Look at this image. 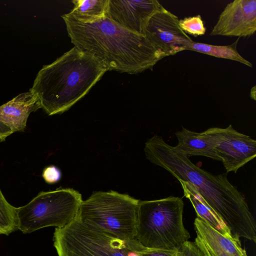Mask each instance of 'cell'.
Instances as JSON below:
<instances>
[{"mask_svg":"<svg viewBox=\"0 0 256 256\" xmlns=\"http://www.w3.org/2000/svg\"><path fill=\"white\" fill-rule=\"evenodd\" d=\"M146 158L170 172L178 180L188 182L202 200L223 220L235 238L256 242V224L244 194L226 174L214 175L176 153L162 136L155 134L145 143Z\"/></svg>","mask_w":256,"mask_h":256,"instance_id":"obj_1","label":"cell"},{"mask_svg":"<svg viewBox=\"0 0 256 256\" xmlns=\"http://www.w3.org/2000/svg\"><path fill=\"white\" fill-rule=\"evenodd\" d=\"M71 42L98 58L108 69L136 74L164 58L144 36L122 27L106 16L84 23L62 16Z\"/></svg>","mask_w":256,"mask_h":256,"instance_id":"obj_2","label":"cell"},{"mask_svg":"<svg viewBox=\"0 0 256 256\" xmlns=\"http://www.w3.org/2000/svg\"><path fill=\"white\" fill-rule=\"evenodd\" d=\"M108 70L94 55L74 46L44 66L30 89L48 116L61 114L84 97Z\"/></svg>","mask_w":256,"mask_h":256,"instance_id":"obj_3","label":"cell"},{"mask_svg":"<svg viewBox=\"0 0 256 256\" xmlns=\"http://www.w3.org/2000/svg\"><path fill=\"white\" fill-rule=\"evenodd\" d=\"M184 208L176 196L140 200L135 238L146 248L178 250L190 238L183 223Z\"/></svg>","mask_w":256,"mask_h":256,"instance_id":"obj_4","label":"cell"},{"mask_svg":"<svg viewBox=\"0 0 256 256\" xmlns=\"http://www.w3.org/2000/svg\"><path fill=\"white\" fill-rule=\"evenodd\" d=\"M53 241L58 256H140L144 248L136 239H120L77 218L56 228Z\"/></svg>","mask_w":256,"mask_h":256,"instance_id":"obj_5","label":"cell"},{"mask_svg":"<svg viewBox=\"0 0 256 256\" xmlns=\"http://www.w3.org/2000/svg\"><path fill=\"white\" fill-rule=\"evenodd\" d=\"M140 200L116 192H97L82 200L77 218L120 239H136Z\"/></svg>","mask_w":256,"mask_h":256,"instance_id":"obj_6","label":"cell"},{"mask_svg":"<svg viewBox=\"0 0 256 256\" xmlns=\"http://www.w3.org/2000/svg\"><path fill=\"white\" fill-rule=\"evenodd\" d=\"M82 202L81 194L72 188L41 192L16 208L18 229L28 234L48 226L64 228L76 218Z\"/></svg>","mask_w":256,"mask_h":256,"instance_id":"obj_7","label":"cell"},{"mask_svg":"<svg viewBox=\"0 0 256 256\" xmlns=\"http://www.w3.org/2000/svg\"><path fill=\"white\" fill-rule=\"evenodd\" d=\"M204 132L227 173H236L256 156V140L239 132L231 124L226 128H210Z\"/></svg>","mask_w":256,"mask_h":256,"instance_id":"obj_8","label":"cell"},{"mask_svg":"<svg viewBox=\"0 0 256 256\" xmlns=\"http://www.w3.org/2000/svg\"><path fill=\"white\" fill-rule=\"evenodd\" d=\"M144 36L163 58L187 50L193 42L181 29L177 16L162 6L150 18Z\"/></svg>","mask_w":256,"mask_h":256,"instance_id":"obj_9","label":"cell"},{"mask_svg":"<svg viewBox=\"0 0 256 256\" xmlns=\"http://www.w3.org/2000/svg\"><path fill=\"white\" fill-rule=\"evenodd\" d=\"M256 31V0H234L221 12L210 35L246 38Z\"/></svg>","mask_w":256,"mask_h":256,"instance_id":"obj_10","label":"cell"},{"mask_svg":"<svg viewBox=\"0 0 256 256\" xmlns=\"http://www.w3.org/2000/svg\"><path fill=\"white\" fill-rule=\"evenodd\" d=\"M162 6L156 0H108L106 16L128 30L144 36L150 18Z\"/></svg>","mask_w":256,"mask_h":256,"instance_id":"obj_11","label":"cell"},{"mask_svg":"<svg viewBox=\"0 0 256 256\" xmlns=\"http://www.w3.org/2000/svg\"><path fill=\"white\" fill-rule=\"evenodd\" d=\"M194 226V243L203 256H248L240 238L222 235L198 217Z\"/></svg>","mask_w":256,"mask_h":256,"instance_id":"obj_12","label":"cell"},{"mask_svg":"<svg viewBox=\"0 0 256 256\" xmlns=\"http://www.w3.org/2000/svg\"><path fill=\"white\" fill-rule=\"evenodd\" d=\"M41 108L37 94L30 89L0 106V121L14 132H22L30 114Z\"/></svg>","mask_w":256,"mask_h":256,"instance_id":"obj_13","label":"cell"},{"mask_svg":"<svg viewBox=\"0 0 256 256\" xmlns=\"http://www.w3.org/2000/svg\"><path fill=\"white\" fill-rule=\"evenodd\" d=\"M178 140L176 146H172L176 154L189 158L191 156H203L220 161L212 145L204 132H197L182 127L175 134Z\"/></svg>","mask_w":256,"mask_h":256,"instance_id":"obj_14","label":"cell"},{"mask_svg":"<svg viewBox=\"0 0 256 256\" xmlns=\"http://www.w3.org/2000/svg\"><path fill=\"white\" fill-rule=\"evenodd\" d=\"M183 190L184 196L191 202L197 214L213 228L222 235L232 236L230 230L223 220L202 200L194 187L188 182L178 180Z\"/></svg>","mask_w":256,"mask_h":256,"instance_id":"obj_15","label":"cell"},{"mask_svg":"<svg viewBox=\"0 0 256 256\" xmlns=\"http://www.w3.org/2000/svg\"><path fill=\"white\" fill-rule=\"evenodd\" d=\"M74 6L64 14L73 20L90 23L106 16L108 0H74Z\"/></svg>","mask_w":256,"mask_h":256,"instance_id":"obj_16","label":"cell"},{"mask_svg":"<svg viewBox=\"0 0 256 256\" xmlns=\"http://www.w3.org/2000/svg\"><path fill=\"white\" fill-rule=\"evenodd\" d=\"M238 40L239 38L233 44L227 46H216L192 42L187 50L196 51L216 58L234 60L252 68V64L244 58L238 53L236 49Z\"/></svg>","mask_w":256,"mask_h":256,"instance_id":"obj_17","label":"cell"},{"mask_svg":"<svg viewBox=\"0 0 256 256\" xmlns=\"http://www.w3.org/2000/svg\"><path fill=\"white\" fill-rule=\"evenodd\" d=\"M18 230L16 208L6 200L0 190V234L8 235Z\"/></svg>","mask_w":256,"mask_h":256,"instance_id":"obj_18","label":"cell"},{"mask_svg":"<svg viewBox=\"0 0 256 256\" xmlns=\"http://www.w3.org/2000/svg\"><path fill=\"white\" fill-rule=\"evenodd\" d=\"M179 25L186 34L188 33L194 36H202L206 33V29L200 15L179 20Z\"/></svg>","mask_w":256,"mask_h":256,"instance_id":"obj_19","label":"cell"},{"mask_svg":"<svg viewBox=\"0 0 256 256\" xmlns=\"http://www.w3.org/2000/svg\"><path fill=\"white\" fill-rule=\"evenodd\" d=\"M176 256H203L194 242L187 240L177 250Z\"/></svg>","mask_w":256,"mask_h":256,"instance_id":"obj_20","label":"cell"},{"mask_svg":"<svg viewBox=\"0 0 256 256\" xmlns=\"http://www.w3.org/2000/svg\"><path fill=\"white\" fill-rule=\"evenodd\" d=\"M42 176L46 183L52 184L60 180L61 178V172L56 166H50L44 168Z\"/></svg>","mask_w":256,"mask_h":256,"instance_id":"obj_21","label":"cell"},{"mask_svg":"<svg viewBox=\"0 0 256 256\" xmlns=\"http://www.w3.org/2000/svg\"><path fill=\"white\" fill-rule=\"evenodd\" d=\"M178 250H166L144 248L140 252V256H176Z\"/></svg>","mask_w":256,"mask_h":256,"instance_id":"obj_22","label":"cell"},{"mask_svg":"<svg viewBox=\"0 0 256 256\" xmlns=\"http://www.w3.org/2000/svg\"><path fill=\"white\" fill-rule=\"evenodd\" d=\"M12 134L13 132L11 129L0 121V142L4 141L6 138Z\"/></svg>","mask_w":256,"mask_h":256,"instance_id":"obj_23","label":"cell"},{"mask_svg":"<svg viewBox=\"0 0 256 256\" xmlns=\"http://www.w3.org/2000/svg\"><path fill=\"white\" fill-rule=\"evenodd\" d=\"M256 86H254L253 87V90L252 89V91L250 92V96L252 98H253L254 100H256Z\"/></svg>","mask_w":256,"mask_h":256,"instance_id":"obj_24","label":"cell"}]
</instances>
